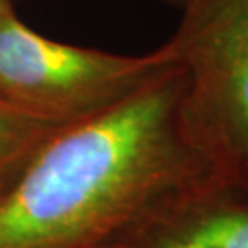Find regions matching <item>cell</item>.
Listing matches in <instances>:
<instances>
[{
	"label": "cell",
	"mask_w": 248,
	"mask_h": 248,
	"mask_svg": "<svg viewBox=\"0 0 248 248\" xmlns=\"http://www.w3.org/2000/svg\"><path fill=\"white\" fill-rule=\"evenodd\" d=\"M178 66L64 127L0 197V248H108L158 202L206 182L180 124Z\"/></svg>",
	"instance_id": "cell-1"
},
{
	"label": "cell",
	"mask_w": 248,
	"mask_h": 248,
	"mask_svg": "<svg viewBox=\"0 0 248 248\" xmlns=\"http://www.w3.org/2000/svg\"><path fill=\"white\" fill-rule=\"evenodd\" d=\"M162 43L182 72L180 124L210 186L248 197V0H178Z\"/></svg>",
	"instance_id": "cell-2"
},
{
	"label": "cell",
	"mask_w": 248,
	"mask_h": 248,
	"mask_svg": "<svg viewBox=\"0 0 248 248\" xmlns=\"http://www.w3.org/2000/svg\"><path fill=\"white\" fill-rule=\"evenodd\" d=\"M162 46L116 53L53 41L11 9L0 18V101L62 125L103 112L169 68Z\"/></svg>",
	"instance_id": "cell-3"
},
{
	"label": "cell",
	"mask_w": 248,
	"mask_h": 248,
	"mask_svg": "<svg viewBox=\"0 0 248 248\" xmlns=\"http://www.w3.org/2000/svg\"><path fill=\"white\" fill-rule=\"evenodd\" d=\"M108 248H248V197L193 184L156 204Z\"/></svg>",
	"instance_id": "cell-4"
},
{
	"label": "cell",
	"mask_w": 248,
	"mask_h": 248,
	"mask_svg": "<svg viewBox=\"0 0 248 248\" xmlns=\"http://www.w3.org/2000/svg\"><path fill=\"white\" fill-rule=\"evenodd\" d=\"M68 125L53 122L0 101V197L41 147Z\"/></svg>",
	"instance_id": "cell-5"
},
{
	"label": "cell",
	"mask_w": 248,
	"mask_h": 248,
	"mask_svg": "<svg viewBox=\"0 0 248 248\" xmlns=\"http://www.w3.org/2000/svg\"><path fill=\"white\" fill-rule=\"evenodd\" d=\"M11 9H15V0H0V18Z\"/></svg>",
	"instance_id": "cell-6"
},
{
	"label": "cell",
	"mask_w": 248,
	"mask_h": 248,
	"mask_svg": "<svg viewBox=\"0 0 248 248\" xmlns=\"http://www.w3.org/2000/svg\"><path fill=\"white\" fill-rule=\"evenodd\" d=\"M168 6H173V8H177V4H178V0H164Z\"/></svg>",
	"instance_id": "cell-7"
},
{
	"label": "cell",
	"mask_w": 248,
	"mask_h": 248,
	"mask_svg": "<svg viewBox=\"0 0 248 248\" xmlns=\"http://www.w3.org/2000/svg\"><path fill=\"white\" fill-rule=\"evenodd\" d=\"M15 2H17V0H15Z\"/></svg>",
	"instance_id": "cell-8"
}]
</instances>
